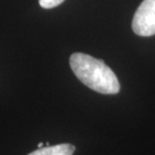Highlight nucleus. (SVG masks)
I'll use <instances>...</instances> for the list:
<instances>
[{
  "instance_id": "obj_5",
  "label": "nucleus",
  "mask_w": 155,
  "mask_h": 155,
  "mask_svg": "<svg viewBox=\"0 0 155 155\" xmlns=\"http://www.w3.org/2000/svg\"><path fill=\"white\" fill-rule=\"evenodd\" d=\"M43 145H45V144H43V143H42V142H39V143H38V148H41V147H43Z\"/></svg>"
},
{
  "instance_id": "obj_1",
  "label": "nucleus",
  "mask_w": 155,
  "mask_h": 155,
  "mask_svg": "<svg viewBox=\"0 0 155 155\" xmlns=\"http://www.w3.org/2000/svg\"><path fill=\"white\" fill-rule=\"evenodd\" d=\"M70 66L76 77L88 88L105 95L119 93L118 78L104 61L82 52H75L70 58Z\"/></svg>"
},
{
  "instance_id": "obj_2",
  "label": "nucleus",
  "mask_w": 155,
  "mask_h": 155,
  "mask_svg": "<svg viewBox=\"0 0 155 155\" xmlns=\"http://www.w3.org/2000/svg\"><path fill=\"white\" fill-rule=\"evenodd\" d=\"M132 29L137 35H155V0H143L132 20Z\"/></svg>"
},
{
  "instance_id": "obj_4",
  "label": "nucleus",
  "mask_w": 155,
  "mask_h": 155,
  "mask_svg": "<svg viewBox=\"0 0 155 155\" xmlns=\"http://www.w3.org/2000/svg\"><path fill=\"white\" fill-rule=\"evenodd\" d=\"M64 0H39V5L42 8L49 9V8H54L57 7L60 4H61Z\"/></svg>"
},
{
  "instance_id": "obj_3",
  "label": "nucleus",
  "mask_w": 155,
  "mask_h": 155,
  "mask_svg": "<svg viewBox=\"0 0 155 155\" xmlns=\"http://www.w3.org/2000/svg\"><path fill=\"white\" fill-rule=\"evenodd\" d=\"M75 150L76 147L73 144L66 143L38 148L27 155H73Z\"/></svg>"
}]
</instances>
